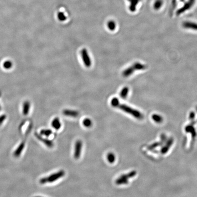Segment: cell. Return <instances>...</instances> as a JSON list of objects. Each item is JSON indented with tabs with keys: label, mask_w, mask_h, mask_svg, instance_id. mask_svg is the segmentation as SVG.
Masks as SVG:
<instances>
[{
	"label": "cell",
	"mask_w": 197,
	"mask_h": 197,
	"mask_svg": "<svg viewBox=\"0 0 197 197\" xmlns=\"http://www.w3.org/2000/svg\"><path fill=\"white\" fill-rule=\"evenodd\" d=\"M65 172L64 170L59 171V172L53 173L49 176L43 178L39 180L40 184H42L47 183H52L59 180V179L65 176Z\"/></svg>",
	"instance_id": "6da1fadb"
},
{
	"label": "cell",
	"mask_w": 197,
	"mask_h": 197,
	"mask_svg": "<svg viewBox=\"0 0 197 197\" xmlns=\"http://www.w3.org/2000/svg\"><path fill=\"white\" fill-rule=\"evenodd\" d=\"M117 107L137 119H142L143 118V115L139 111L131 108L130 106H127V105L119 104Z\"/></svg>",
	"instance_id": "7a4b0ae2"
},
{
	"label": "cell",
	"mask_w": 197,
	"mask_h": 197,
	"mask_svg": "<svg viewBox=\"0 0 197 197\" xmlns=\"http://www.w3.org/2000/svg\"><path fill=\"white\" fill-rule=\"evenodd\" d=\"M146 66L145 65L141 63H135L131 66L125 69L122 73V75L124 77H127L130 76L133 73L137 70H144L146 69Z\"/></svg>",
	"instance_id": "3957f363"
},
{
	"label": "cell",
	"mask_w": 197,
	"mask_h": 197,
	"mask_svg": "<svg viewBox=\"0 0 197 197\" xmlns=\"http://www.w3.org/2000/svg\"><path fill=\"white\" fill-rule=\"evenodd\" d=\"M137 174V172L133 171L126 174L122 175L116 180V184L117 185L126 184L128 183V179L135 176Z\"/></svg>",
	"instance_id": "277c9868"
},
{
	"label": "cell",
	"mask_w": 197,
	"mask_h": 197,
	"mask_svg": "<svg viewBox=\"0 0 197 197\" xmlns=\"http://www.w3.org/2000/svg\"><path fill=\"white\" fill-rule=\"evenodd\" d=\"M81 55L83 63L85 66L89 68L92 65L90 58L89 57L87 50L85 48H83L81 51Z\"/></svg>",
	"instance_id": "5b68a950"
},
{
	"label": "cell",
	"mask_w": 197,
	"mask_h": 197,
	"mask_svg": "<svg viewBox=\"0 0 197 197\" xmlns=\"http://www.w3.org/2000/svg\"><path fill=\"white\" fill-rule=\"evenodd\" d=\"M195 2V0H188V2H186V4H184L182 8L178 10V11H177V15H180V14L183 13L185 11L190 9L194 5Z\"/></svg>",
	"instance_id": "8992f818"
},
{
	"label": "cell",
	"mask_w": 197,
	"mask_h": 197,
	"mask_svg": "<svg viewBox=\"0 0 197 197\" xmlns=\"http://www.w3.org/2000/svg\"><path fill=\"white\" fill-rule=\"evenodd\" d=\"M82 149V142L81 140H78L76 141L74 148V157L76 159L80 158L81 154Z\"/></svg>",
	"instance_id": "52a82bcc"
},
{
	"label": "cell",
	"mask_w": 197,
	"mask_h": 197,
	"mask_svg": "<svg viewBox=\"0 0 197 197\" xmlns=\"http://www.w3.org/2000/svg\"><path fill=\"white\" fill-rule=\"evenodd\" d=\"M35 136L36 137V138H37L38 140L42 142L48 147L52 148L53 147L54 145H53V142L52 140H49L43 137L41 135L38 134V133H35Z\"/></svg>",
	"instance_id": "ba28073f"
},
{
	"label": "cell",
	"mask_w": 197,
	"mask_h": 197,
	"mask_svg": "<svg viewBox=\"0 0 197 197\" xmlns=\"http://www.w3.org/2000/svg\"><path fill=\"white\" fill-rule=\"evenodd\" d=\"M182 27L187 29H192L194 30L197 31V23L191 22H184L182 24Z\"/></svg>",
	"instance_id": "9c48e42d"
},
{
	"label": "cell",
	"mask_w": 197,
	"mask_h": 197,
	"mask_svg": "<svg viewBox=\"0 0 197 197\" xmlns=\"http://www.w3.org/2000/svg\"><path fill=\"white\" fill-rule=\"evenodd\" d=\"M63 114L65 115V116H71L73 117H76L79 115V113L77 111L68 109L63 110Z\"/></svg>",
	"instance_id": "30bf717a"
},
{
	"label": "cell",
	"mask_w": 197,
	"mask_h": 197,
	"mask_svg": "<svg viewBox=\"0 0 197 197\" xmlns=\"http://www.w3.org/2000/svg\"><path fill=\"white\" fill-rule=\"evenodd\" d=\"M24 142H22L21 144L19 145V146L17 147V148L16 149L15 152H14V156L15 157H17L21 155L22 152H23V150L24 148Z\"/></svg>",
	"instance_id": "8fae6325"
},
{
	"label": "cell",
	"mask_w": 197,
	"mask_h": 197,
	"mask_svg": "<svg viewBox=\"0 0 197 197\" xmlns=\"http://www.w3.org/2000/svg\"><path fill=\"white\" fill-rule=\"evenodd\" d=\"M173 139L172 138L169 139L166 144V145L164 146V147L161 148V153L163 154L166 153L167 151H168L170 147L171 146L173 143Z\"/></svg>",
	"instance_id": "7c38bea8"
},
{
	"label": "cell",
	"mask_w": 197,
	"mask_h": 197,
	"mask_svg": "<svg viewBox=\"0 0 197 197\" xmlns=\"http://www.w3.org/2000/svg\"><path fill=\"white\" fill-rule=\"evenodd\" d=\"M185 130L187 132L190 133L191 134L193 138H195V137H196L197 133H196V131L194 127H193V126L191 125H189L186 126L185 128Z\"/></svg>",
	"instance_id": "4fadbf2b"
},
{
	"label": "cell",
	"mask_w": 197,
	"mask_h": 197,
	"mask_svg": "<svg viewBox=\"0 0 197 197\" xmlns=\"http://www.w3.org/2000/svg\"><path fill=\"white\" fill-rule=\"evenodd\" d=\"M52 125L54 129L58 130L60 129L61 127V123L60 119L58 118H55L52 122Z\"/></svg>",
	"instance_id": "5bb4252c"
},
{
	"label": "cell",
	"mask_w": 197,
	"mask_h": 197,
	"mask_svg": "<svg viewBox=\"0 0 197 197\" xmlns=\"http://www.w3.org/2000/svg\"><path fill=\"white\" fill-rule=\"evenodd\" d=\"M139 2V0H131L130 1L131 4L129 6V9L131 12H134L136 11L137 5Z\"/></svg>",
	"instance_id": "9a60e30c"
},
{
	"label": "cell",
	"mask_w": 197,
	"mask_h": 197,
	"mask_svg": "<svg viewBox=\"0 0 197 197\" xmlns=\"http://www.w3.org/2000/svg\"><path fill=\"white\" fill-rule=\"evenodd\" d=\"M129 89L127 87H125L121 89V91L119 94L120 97L123 99H125L127 97L128 93H129Z\"/></svg>",
	"instance_id": "2e32d148"
},
{
	"label": "cell",
	"mask_w": 197,
	"mask_h": 197,
	"mask_svg": "<svg viewBox=\"0 0 197 197\" xmlns=\"http://www.w3.org/2000/svg\"><path fill=\"white\" fill-rule=\"evenodd\" d=\"M152 119L156 123H161L163 121V118L161 116L157 114H154L152 116Z\"/></svg>",
	"instance_id": "e0dca14e"
},
{
	"label": "cell",
	"mask_w": 197,
	"mask_h": 197,
	"mask_svg": "<svg viewBox=\"0 0 197 197\" xmlns=\"http://www.w3.org/2000/svg\"><path fill=\"white\" fill-rule=\"evenodd\" d=\"M107 159L109 163H114L116 160V156L112 152H109L107 155Z\"/></svg>",
	"instance_id": "ac0fdd59"
},
{
	"label": "cell",
	"mask_w": 197,
	"mask_h": 197,
	"mask_svg": "<svg viewBox=\"0 0 197 197\" xmlns=\"http://www.w3.org/2000/svg\"><path fill=\"white\" fill-rule=\"evenodd\" d=\"M52 134V131L49 129H43L40 131V135L46 137H48Z\"/></svg>",
	"instance_id": "d6986e66"
},
{
	"label": "cell",
	"mask_w": 197,
	"mask_h": 197,
	"mask_svg": "<svg viewBox=\"0 0 197 197\" xmlns=\"http://www.w3.org/2000/svg\"><path fill=\"white\" fill-rule=\"evenodd\" d=\"M83 125L86 127H91L92 125V121L89 118H85L83 121Z\"/></svg>",
	"instance_id": "ffe728a7"
},
{
	"label": "cell",
	"mask_w": 197,
	"mask_h": 197,
	"mask_svg": "<svg viewBox=\"0 0 197 197\" xmlns=\"http://www.w3.org/2000/svg\"><path fill=\"white\" fill-rule=\"evenodd\" d=\"M163 2L162 0H156L154 4V8L155 10H158L163 6Z\"/></svg>",
	"instance_id": "44dd1931"
},
{
	"label": "cell",
	"mask_w": 197,
	"mask_h": 197,
	"mask_svg": "<svg viewBox=\"0 0 197 197\" xmlns=\"http://www.w3.org/2000/svg\"><path fill=\"white\" fill-rule=\"evenodd\" d=\"M108 29L110 31H114L116 29V23L114 21H110L107 24Z\"/></svg>",
	"instance_id": "7402d4cb"
},
{
	"label": "cell",
	"mask_w": 197,
	"mask_h": 197,
	"mask_svg": "<svg viewBox=\"0 0 197 197\" xmlns=\"http://www.w3.org/2000/svg\"><path fill=\"white\" fill-rule=\"evenodd\" d=\"M119 104V101L117 98H113L111 101V104L114 107H117Z\"/></svg>",
	"instance_id": "603a6c76"
},
{
	"label": "cell",
	"mask_w": 197,
	"mask_h": 197,
	"mask_svg": "<svg viewBox=\"0 0 197 197\" xmlns=\"http://www.w3.org/2000/svg\"><path fill=\"white\" fill-rule=\"evenodd\" d=\"M161 144H162V143H161V142H156L155 143L152 144V145L149 146L148 147V149L149 150H152L153 149H154V148H155L157 147H158V146H160V145H161Z\"/></svg>",
	"instance_id": "cb8c5ba5"
},
{
	"label": "cell",
	"mask_w": 197,
	"mask_h": 197,
	"mask_svg": "<svg viewBox=\"0 0 197 197\" xmlns=\"http://www.w3.org/2000/svg\"><path fill=\"white\" fill-rule=\"evenodd\" d=\"M58 19L61 21H64L66 19V17L63 12H59L58 14Z\"/></svg>",
	"instance_id": "d4e9b609"
},
{
	"label": "cell",
	"mask_w": 197,
	"mask_h": 197,
	"mask_svg": "<svg viewBox=\"0 0 197 197\" xmlns=\"http://www.w3.org/2000/svg\"><path fill=\"white\" fill-rule=\"evenodd\" d=\"M29 107H30V105L29 104V103H26L25 104L24 107V110H23V113L25 115L28 114Z\"/></svg>",
	"instance_id": "484cf974"
},
{
	"label": "cell",
	"mask_w": 197,
	"mask_h": 197,
	"mask_svg": "<svg viewBox=\"0 0 197 197\" xmlns=\"http://www.w3.org/2000/svg\"><path fill=\"white\" fill-rule=\"evenodd\" d=\"M195 116V113L194 112H190L189 114V119L193 121V119H194Z\"/></svg>",
	"instance_id": "4316f807"
},
{
	"label": "cell",
	"mask_w": 197,
	"mask_h": 197,
	"mask_svg": "<svg viewBox=\"0 0 197 197\" xmlns=\"http://www.w3.org/2000/svg\"><path fill=\"white\" fill-rule=\"evenodd\" d=\"M4 118H5V117H1L0 118V123H2V121H3L4 119Z\"/></svg>",
	"instance_id": "83f0119b"
},
{
	"label": "cell",
	"mask_w": 197,
	"mask_h": 197,
	"mask_svg": "<svg viewBox=\"0 0 197 197\" xmlns=\"http://www.w3.org/2000/svg\"><path fill=\"white\" fill-rule=\"evenodd\" d=\"M39 197V196H37V197Z\"/></svg>",
	"instance_id": "f1b7e54d"
},
{
	"label": "cell",
	"mask_w": 197,
	"mask_h": 197,
	"mask_svg": "<svg viewBox=\"0 0 197 197\" xmlns=\"http://www.w3.org/2000/svg\"><path fill=\"white\" fill-rule=\"evenodd\" d=\"M129 1V2H130V1H131V0H128Z\"/></svg>",
	"instance_id": "f546056e"
},
{
	"label": "cell",
	"mask_w": 197,
	"mask_h": 197,
	"mask_svg": "<svg viewBox=\"0 0 197 197\" xmlns=\"http://www.w3.org/2000/svg\"><path fill=\"white\" fill-rule=\"evenodd\" d=\"M196 109H197V107H196Z\"/></svg>",
	"instance_id": "4dcf8cb0"
},
{
	"label": "cell",
	"mask_w": 197,
	"mask_h": 197,
	"mask_svg": "<svg viewBox=\"0 0 197 197\" xmlns=\"http://www.w3.org/2000/svg\"><path fill=\"white\" fill-rule=\"evenodd\" d=\"M139 2H140V0H139Z\"/></svg>",
	"instance_id": "1f68e13d"
}]
</instances>
